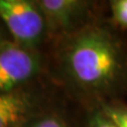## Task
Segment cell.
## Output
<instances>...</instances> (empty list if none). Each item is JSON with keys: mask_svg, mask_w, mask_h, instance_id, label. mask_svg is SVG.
<instances>
[{"mask_svg": "<svg viewBox=\"0 0 127 127\" xmlns=\"http://www.w3.org/2000/svg\"><path fill=\"white\" fill-rule=\"evenodd\" d=\"M58 47L64 82L92 109L127 94V41L111 22L93 19L61 38Z\"/></svg>", "mask_w": 127, "mask_h": 127, "instance_id": "6da1fadb", "label": "cell"}, {"mask_svg": "<svg viewBox=\"0 0 127 127\" xmlns=\"http://www.w3.org/2000/svg\"><path fill=\"white\" fill-rule=\"evenodd\" d=\"M0 18L15 42L28 49L39 45L48 31L46 19L36 1L0 0Z\"/></svg>", "mask_w": 127, "mask_h": 127, "instance_id": "7a4b0ae2", "label": "cell"}, {"mask_svg": "<svg viewBox=\"0 0 127 127\" xmlns=\"http://www.w3.org/2000/svg\"><path fill=\"white\" fill-rule=\"evenodd\" d=\"M40 65L34 50L3 40L0 43V94L18 90L38 73Z\"/></svg>", "mask_w": 127, "mask_h": 127, "instance_id": "3957f363", "label": "cell"}, {"mask_svg": "<svg viewBox=\"0 0 127 127\" xmlns=\"http://www.w3.org/2000/svg\"><path fill=\"white\" fill-rule=\"evenodd\" d=\"M46 19L48 31L59 38L88 25L93 2L85 0H39L36 1Z\"/></svg>", "mask_w": 127, "mask_h": 127, "instance_id": "277c9868", "label": "cell"}, {"mask_svg": "<svg viewBox=\"0 0 127 127\" xmlns=\"http://www.w3.org/2000/svg\"><path fill=\"white\" fill-rule=\"evenodd\" d=\"M33 96L21 90L0 94V127H18L33 114Z\"/></svg>", "mask_w": 127, "mask_h": 127, "instance_id": "5b68a950", "label": "cell"}, {"mask_svg": "<svg viewBox=\"0 0 127 127\" xmlns=\"http://www.w3.org/2000/svg\"><path fill=\"white\" fill-rule=\"evenodd\" d=\"M110 22L120 32H127V0H111Z\"/></svg>", "mask_w": 127, "mask_h": 127, "instance_id": "8992f818", "label": "cell"}, {"mask_svg": "<svg viewBox=\"0 0 127 127\" xmlns=\"http://www.w3.org/2000/svg\"><path fill=\"white\" fill-rule=\"evenodd\" d=\"M118 127H127V104L122 100L105 103L100 106Z\"/></svg>", "mask_w": 127, "mask_h": 127, "instance_id": "52a82bcc", "label": "cell"}, {"mask_svg": "<svg viewBox=\"0 0 127 127\" xmlns=\"http://www.w3.org/2000/svg\"><path fill=\"white\" fill-rule=\"evenodd\" d=\"M86 127H118L109 116L103 111L101 107L91 109L87 119Z\"/></svg>", "mask_w": 127, "mask_h": 127, "instance_id": "ba28073f", "label": "cell"}, {"mask_svg": "<svg viewBox=\"0 0 127 127\" xmlns=\"http://www.w3.org/2000/svg\"><path fill=\"white\" fill-rule=\"evenodd\" d=\"M29 127H72L65 117L58 113H48L35 120Z\"/></svg>", "mask_w": 127, "mask_h": 127, "instance_id": "9c48e42d", "label": "cell"}, {"mask_svg": "<svg viewBox=\"0 0 127 127\" xmlns=\"http://www.w3.org/2000/svg\"><path fill=\"white\" fill-rule=\"evenodd\" d=\"M2 41H3V40H2V39H1V38H0V43H1Z\"/></svg>", "mask_w": 127, "mask_h": 127, "instance_id": "30bf717a", "label": "cell"}]
</instances>
